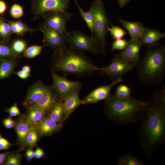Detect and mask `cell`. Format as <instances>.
Returning <instances> with one entry per match:
<instances>
[{
    "label": "cell",
    "instance_id": "1",
    "mask_svg": "<svg viewBox=\"0 0 165 165\" xmlns=\"http://www.w3.org/2000/svg\"><path fill=\"white\" fill-rule=\"evenodd\" d=\"M165 89L150 96L138 132L140 145L149 158L165 142Z\"/></svg>",
    "mask_w": 165,
    "mask_h": 165
},
{
    "label": "cell",
    "instance_id": "2",
    "mask_svg": "<svg viewBox=\"0 0 165 165\" xmlns=\"http://www.w3.org/2000/svg\"><path fill=\"white\" fill-rule=\"evenodd\" d=\"M52 64L56 71L80 76L93 75L99 69L83 51L66 45L54 50Z\"/></svg>",
    "mask_w": 165,
    "mask_h": 165
},
{
    "label": "cell",
    "instance_id": "3",
    "mask_svg": "<svg viewBox=\"0 0 165 165\" xmlns=\"http://www.w3.org/2000/svg\"><path fill=\"white\" fill-rule=\"evenodd\" d=\"M147 102L130 96L121 98L110 94L105 100V112L112 121L117 123L134 124L141 120Z\"/></svg>",
    "mask_w": 165,
    "mask_h": 165
},
{
    "label": "cell",
    "instance_id": "4",
    "mask_svg": "<svg viewBox=\"0 0 165 165\" xmlns=\"http://www.w3.org/2000/svg\"><path fill=\"white\" fill-rule=\"evenodd\" d=\"M137 68L139 82L158 86L165 75V46L159 42L147 45Z\"/></svg>",
    "mask_w": 165,
    "mask_h": 165
},
{
    "label": "cell",
    "instance_id": "5",
    "mask_svg": "<svg viewBox=\"0 0 165 165\" xmlns=\"http://www.w3.org/2000/svg\"><path fill=\"white\" fill-rule=\"evenodd\" d=\"M89 12L93 17L94 37L97 42L100 51L103 56H105V39L108 28L111 25L105 7L101 0H96L92 3Z\"/></svg>",
    "mask_w": 165,
    "mask_h": 165
},
{
    "label": "cell",
    "instance_id": "6",
    "mask_svg": "<svg viewBox=\"0 0 165 165\" xmlns=\"http://www.w3.org/2000/svg\"><path fill=\"white\" fill-rule=\"evenodd\" d=\"M69 0H32L31 8L35 19L42 18L46 13L53 11L64 14L70 20L75 14L68 12Z\"/></svg>",
    "mask_w": 165,
    "mask_h": 165
},
{
    "label": "cell",
    "instance_id": "7",
    "mask_svg": "<svg viewBox=\"0 0 165 165\" xmlns=\"http://www.w3.org/2000/svg\"><path fill=\"white\" fill-rule=\"evenodd\" d=\"M65 35L67 43L76 49L88 51L95 55L100 52L94 37L76 30L68 31Z\"/></svg>",
    "mask_w": 165,
    "mask_h": 165
},
{
    "label": "cell",
    "instance_id": "8",
    "mask_svg": "<svg viewBox=\"0 0 165 165\" xmlns=\"http://www.w3.org/2000/svg\"><path fill=\"white\" fill-rule=\"evenodd\" d=\"M135 67L134 64L123 60L118 54H116L114 56L109 65L99 68L97 72L100 75L108 76L113 81L122 78V76L131 71Z\"/></svg>",
    "mask_w": 165,
    "mask_h": 165
},
{
    "label": "cell",
    "instance_id": "9",
    "mask_svg": "<svg viewBox=\"0 0 165 165\" xmlns=\"http://www.w3.org/2000/svg\"><path fill=\"white\" fill-rule=\"evenodd\" d=\"M51 75L53 79L52 87L59 99L62 101L75 91L80 90L82 87L81 82L70 81L65 76H60L54 71H52Z\"/></svg>",
    "mask_w": 165,
    "mask_h": 165
},
{
    "label": "cell",
    "instance_id": "10",
    "mask_svg": "<svg viewBox=\"0 0 165 165\" xmlns=\"http://www.w3.org/2000/svg\"><path fill=\"white\" fill-rule=\"evenodd\" d=\"M38 29L43 34L45 44L53 50L67 44L64 34L47 27L44 23L39 26Z\"/></svg>",
    "mask_w": 165,
    "mask_h": 165
},
{
    "label": "cell",
    "instance_id": "11",
    "mask_svg": "<svg viewBox=\"0 0 165 165\" xmlns=\"http://www.w3.org/2000/svg\"><path fill=\"white\" fill-rule=\"evenodd\" d=\"M52 88L39 80L34 83L29 89L23 105L29 108L36 104Z\"/></svg>",
    "mask_w": 165,
    "mask_h": 165
},
{
    "label": "cell",
    "instance_id": "12",
    "mask_svg": "<svg viewBox=\"0 0 165 165\" xmlns=\"http://www.w3.org/2000/svg\"><path fill=\"white\" fill-rule=\"evenodd\" d=\"M44 23L47 27L65 35L68 31L66 24L70 19L64 14L53 11L47 12L42 17Z\"/></svg>",
    "mask_w": 165,
    "mask_h": 165
},
{
    "label": "cell",
    "instance_id": "13",
    "mask_svg": "<svg viewBox=\"0 0 165 165\" xmlns=\"http://www.w3.org/2000/svg\"><path fill=\"white\" fill-rule=\"evenodd\" d=\"M142 46L138 39L131 38L124 49L118 55L123 60L136 66L141 59L140 51Z\"/></svg>",
    "mask_w": 165,
    "mask_h": 165
},
{
    "label": "cell",
    "instance_id": "14",
    "mask_svg": "<svg viewBox=\"0 0 165 165\" xmlns=\"http://www.w3.org/2000/svg\"><path fill=\"white\" fill-rule=\"evenodd\" d=\"M122 78L113 81L110 84L99 86L92 91L82 100L83 104L96 103L105 100L109 96L112 87L116 84L122 82Z\"/></svg>",
    "mask_w": 165,
    "mask_h": 165
},
{
    "label": "cell",
    "instance_id": "15",
    "mask_svg": "<svg viewBox=\"0 0 165 165\" xmlns=\"http://www.w3.org/2000/svg\"><path fill=\"white\" fill-rule=\"evenodd\" d=\"M15 121L13 128L17 134V144L20 152L25 149L26 138L32 126L26 119L24 114H21Z\"/></svg>",
    "mask_w": 165,
    "mask_h": 165
},
{
    "label": "cell",
    "instance_id": "16",
    "mask_svg": "<svg viewBox=\"0 0 165 165\" xmlns=\"http://www.w3.org/2000/svg\"><path fill=\"white\" fill-rule=\"evenodd\" d=\"M63 125L53 121L45 115L37 127L39 137L51 136L58 132Z\"/></svg>",
    "mask_w": 165,
    "mask_h": 165
},
{
    "label": "cell",
    "instance_id": "17",
    "mask_svg": "<svg viewBox=\"0 0 165 165\" xmlns=\"http://www.w3.org/2000/svg\"><path fill=\"white\" fill-rule=\"evenodd\" d=\"M165 36V33L154 29L144 27L138 39L143 46L158 42Z\"/></svg>",
    "mask_w": 165,
    "mask_h": 165
},
{
    "label": "cell",
    "instance_id": "18",
    "mask_svg": "<svg viewBox=\"0 0 165 165\" xmlns=\"http://www.w3.org/2000/svg\"><path fill=\"white\" fill-rule=\"evenodd\" d=\"M80 90L75 91L63 100L65 120L69 118L77 107L83 104L82 100H81L79 97Z\"/></svg>",
    "mask_w": 165,
    "mask_h": 165
},
{
    "label": "cell",
    "instance_id": "19",
    "mask_svg": "<svg viewBox=\"0 0 165 165\" xmlns=\"http://www.w3.org/2000/svg\"><path fill=\"white\" fill-rule=\"evenodd\" d=\"M59 99L52 87L36 104L30 108H36L45 112L47 114L49 111L53 104Z\"/></svg>",
    "mask_w": 165,
    "mask_h": 165
},
{
    "label": "cell",
    "instance_id": "20",
    "mask_svg": "<svg viewBox=\"0 0 165 165\" xmlns=\"http://www.w3.org/2000/svg\"><path fill=\"white\" fill-rule=\"evenodd\" d=\"M48 117L53 121L63 124L64 119V109L63 101L60 99L55 102L47 114Z\"/></svg>",
    "mask_w": 165,
    "mask_h": 165
},
{
    "label": "cell",
    "instance_id": "21",
    "mask_svg": "<svg viewBox=\"0 0 165 165\" xmlns=\"http://www.w3.org/2000/svg\"><path fill=\"white\" fill-rule=\"evenodd\" d=\"M118 20L123 27L128 31L131 38L138 39L144 28L143 24L139 21L131 22L124 20L120 18Z\"/></svg>",
    "mask_w": 165,
    "mask_h": 165
},
{
    "label": "cell",
    "instance_id": "22",
    "mask_svg": "<svg viewBox=\"0 0 165 165\" xmlns=\"http://www.w3.org/2000/svg\"><path fill=\"white\" fill-rule=\"evenodd\" d=\"M15 59L0 58V80L8 77L13 72L16 64Z\"/></svg>",
    "mask_w": 165,
    "mask_h": 165
},
{
    "label": "cell",
    "instance_id": "23",
    "mask_svg": "<svg viewBox=\"0 0 165 165\" xmlns=\"http://www.w3.org/2000/svg\"><path fill=\"white\" fill-rule=\"evenodd\" d=\"M46 114L44 111L35 108H28L25 117L32 126L37 128L43 117Z\"/></svg>",
    "mask_w": 165,
    "mask_h": 165
},
{
    "label": "cell",
    "instance_id": "24",
    "mask_svg": "<svg viewBox=\"0 0 165 165\" xmlns=\"http://www.w3.org/2000/svg\"><path fill=\"white\" fill-rule=\"evenodd\" d=\"M12 33L9 24L0 16V38L3 44L8 43L10 39Z\"/></svg>",
    "mask_w": 165,
    "mask_h": 165
},
{
    "label": "cell",
    "instance_id": "25",
    "mask_svg": "<svg viewBox=\"0 0 165 165\" xmlns=\"http://www.w3.org/2000/svg\"><path fill=\"white\" fill-rule=\"evenodd\" d=\"M117 165H144V163L136 156L131 154H126L119 157L118 160Z\"/></svg>",
    "mask_w": 165,
    "mask_h": 165
},
{
    "label": "cell",
    "instance_id": "26",
    "mask_svg": "<svg viewBox=\"0 0 165 165\" xmlns=\"http://www.w3.org/2000/svg\"><path fill=\"white\" fill-rule=\"evenodd\" d=\"M75 4L78 7L80 14L86 22L87 26L90 30L92 34V36L94 37V19L92 14L90 13L84 11L79 6L76 0H74Z\"/></svg>",
    "mask_w": 165,
    "mask_h": 165
},
{
    "label": "cell",
    "instance_id": "27",
    "mask_svg": "<svg viewBox=\"0 0 165 165\" xmlns=\"http://www.w3.org/2000/svg\"><path fill=\"white\" fill-rule=\"evenodd\" d=\"M39 138L37 128L32 126L26 138V146L36 147Z\"/></svg>",
    "mask_w": 165,
    "mask_h": 165
},
{
    "label": "cell",
    "instance_id": "28",
    "mask_svg": "<svg viewBox=\"0 0 165 165\" xmlns=\"http://www.w3.org/2000/svg\"><path fill=\"white\" fill-rule=\"evenodd\" d=\"M17 58L20 57L19 55L15 53L11 47L3 44H0V58Z\"/></svg>",
    "mask_w": 165,
    "mask_h": 165
},
{
    "label": "cell",
    "instance_id": "29",
    "mask_svg": "<svg viewBox=\"0 0 165 165\" xmlns=\"http://www.w3.org/2000/svg\"><path fill=\"white\" fill-rule=\"evenodd\" d=\"M46 46L44 44L43 46L33 45L26 49L24 51L23 56L27 58L31 59L35 57L41 53L42 49Z\"/></svg>",
    "mask_w": 165,
    "mask_h": 165
},
{
    "label": "cell",
    "instance_id": "30",
    "mask_svg": "<svg viewBox=\"0 0 165 165\" xmlns=\"http://www.w3.org/2000/svg\"><path fill=\"white\" fill-rule=\"evenodd\" d=\"M21 155L19 152H10L3 165H20L21 163Z\"/></svg>",
    "mask_w": 165,
    "mask_h": 165
},
{
    "label": "cell",
    "instance_id": "31",
    "mask_svg": "<svg viewBox=\"0 0 165 165\" xmlns=\"http://www.w3.org/2000/svg\"><path fill=\"white\" fill-rule=\"evenodd\" d=\"M113 38L115 40L121 39L128 32L118 26L112 25L108 28Z\"/></svg>",
    "mask_w": 165,
    "mask_h": 165
},
{
    "label": "cell",
    "instance_id": "32",
    "mask_svg": "<svg viewBox=\"0 0 165 165\" xmlns=\"http://www.w3.org/2000/svg\"><path fill=\"white\" fill-rule=\"evenodd\" d=\"M26 46V43L25 41L21 39H17L13 42L10 47L15 53L19 55L24 51Z\"/></svg>",
    "mask_w": 165,
    "mask_h": 165
},
{
    "label": "cell",
    "instance_id": "33",
    "mask_svg": "<svg viewBox=\"0 0 165 165\" xmlns=\"http://www.w3.org/2000/svg\"><path fill=\"white\" fill-rule=\"evenodd\" d=\"M131 94V90L127 85L122 84L118 86L116 91L115 95L121 98H127Z\"/></svg>",
    "mask_w": 165,
    "mask_h": 165
},
{
    "label": "cell",
    "instance_id": "34",
    "mask_svg": "<svg viewBox=\"0 0 165 165\" xmlns=\"http://www.w3.org/2000/svg\"><path fill=\"white\" fill-rule=\"evenodd\" d=\"M11 16L15 19H17L22 17L24 14V10L22 7L20 5L15 3L11 6L10 10Z\"/></svg>",
    "mask_w": 165,
    "mask_h": 165
},
{
    "label": "cell",
    "instance_id": "35",
    "mask_svg": "<svg viewBox=\"0 0 165 165\" xmlns=\"http://www.w3.org/2000/svg\"><path fill=\"white\" fill-rule=\"evenodd\" d=\"M128 43L125 39H120L115 40L113 42L111 48V51L116 50H123Z\"/></svg>",
    "mask_w": 165,
    "mask_h": 165
},
{
    "label": "cell",
    "instance_id": "36",
    "mask_svg": "<svg viewBox=\"0 0 165 165\" xmlns=\"http://www.w3.org/2000/svg\"><path fill=\"white\" fill-rule=\"evenodd\" d=\"M13 21L19 29L24 31L25 33L27 32L28 31L32 33L34 31L38 30V29H35L31 28L21 20H18L17 21L13 20Z\"/></svg>",
    "mask_w": 165,
    "mask_h": 165
},
{
    "label": "cell",
    "instance_id": "37",
    "mask_svg": "<svg viewBox=\"0 0 165 165\" xmlns=\"http://www.w3.org/2000/svg\"><path fill=\"white\" fill-rule=\"evenodd\" d=\"M9 25L12 34H15L18 36H23L25 32L19 29L14 24L13 20H6Z\"/></svg>",
    "mask_w": 165,
    "mask_h": 165
},
{
    "label": "cell",
    "instance_id": "38",
    "mask_svg": "<svg viewBox=\"0 0 165 165\" xmlns=\"http://www.w3.org/2000/svg\"><path fill=\"white\" fill-rule=\"evenodd\" d=\"M5 111L8 113L9 116L11 117L20 116L21 115L16 103L14 104L11 107L5 109Z\"/></svg>",
    "mask_w": 165,
    "mask_h": 165
},
{
    "label": "cell",
    "instance_id": "39",
    "mask_svg": "<svg viewBox=\"0 0 165 165\" xmlns=\"http://www.w3.org/2000/svg\"><path fill=\"white\" fill-rule=\"evenodd\" d=\"M16 144L9 142L6 139L3 138L0 133V151L7 150Z\"/></svg>",
    "mask_w": 165,
    "mask_h": 165
},
{
    "label": "cell",
    "instance_id": "40",
    "mask_svg": "<svg viewBox=\"0 0 165 165\" xmlns=\"http://www.w3.org/2000/svg\"><path fill=\"white\" fill-rule=\"evenodd\" d=\"M2 123L4 127L8 129L14 127L15 124V121L9 116L3 119Z\"/></svg>",
    "mask_w": 165,
    "mask_h": 165
},
{
    "label": "cell",
    "instance_id": "41",
    "mask_svg": "<svg viewBox=\"0 0 165 165\" xmlns=\"http://www.w3.org/2000/svg\"><path fill=\"white\" fill-rule=\"evenodd\" d=\"M34 151L33 147L28 146L26 150L25 156L28 161H30L34 157Z\"/></svg>",
    "mask_w": 165,
    "mask_h": 165
},
{
    "label": "cell",
    "instance_id": "42",
    "mask_svg": "<svg viewBox=\"0 0 165 165\" xmlns=\"http://www.w3.org/2000/svg\"><path fill=\"white\" fill-rule=\"evenodd\" d=\"M36 147V149L34 151V157L37 159H39L45 157V154L42 149L37 146Z\"/></svg>",
    "mask_w": 165,
    "mask_h": 165
},
{
    "label": "cell",
    "instance_id": "43",
    "mask_svg": "<svg viewBox=\"0 0 165 165\" xmlns=\"http://www.w3.org/2000/svg\"><path fill=\"white\" fill-rule=\"evenodd\" d=\"M7 9V6L5 2L0 0V15L5 13Z\"/></svg>",
    "mask_w": 165,
    "mask_h": 165
},
{
    "label": "cell",
    "instance_id": "44",
    "mask_svg": "<svg viewBox=\"0 0 165 165\" xmlns=\"http://www.w3.org/2000/svg\"><path fill=\"white\" fill-rule=\"evenodd\" d=\"M14 73L16 74L20 78L22 79H26L31 76V75L29 74H27L22 70L15 72Z\"/></svg>",
    "mask_w": 165,
    "mask_h": 165
},
{
    "label": "cell",
    "instance_id": "45",
    "mask_svg": "<svg viewBox=\"0 0 165 165\" xmlns=\"http://www.w3.org/2000/svg\"><path fill=\"white\" fill-rule=\"evenodd\" d=\"M10 152H8L0 154V165H3Z\"/></svg>",
    "mask_w": 165,
    "mask_h": 165
},
{
    "label": "cell",
    "instance_id": "46",
    "mask_svg": "<svg viewBox=\"0 0 165 165\" xmlns=\"http://www.w3.org/2000/svg\"><path fill=\"white\" fill-rule=\"evenodd\" d=\"M130 0H118V4L120 8H122L129 2Z\"/></svg>",
    "mask_w": 165,
    "mask_h": 165
},
{
    "label": "cell",
    "instance_id": "47",
    "mask_svg": "<svg viewBox=\"0 0 165 165\" xmlns=\"http://www.w3.org/2000/svg\"><path fill=\"white\" fill-rule=\"evenodd\" d=\"M22 71L27 74H30L31 72L30 67L28 65L24 66L22 68Z\"/></svg>",
    "mask_w": 165,
    "mask_h": 165
},
{
    "label": "cell",
    "instance_id": "48",
    "mask_svg": "<svg viewBox=\"0 0 165 165\" xmlns=\"http://www.w3.org/2000/svg\"></svg>",
    "mask_w": 165,
    "mask_h": 165
}]
</instances>
